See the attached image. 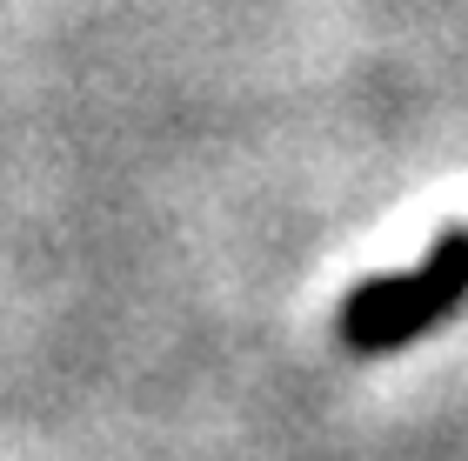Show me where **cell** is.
I'll use <instances>...</instances> for the list:
<instances>
[{
    "mask_svg": "<svg viewBox=\"0 0 468 461\" xmlns=\"http://www.w3.org/2000/svg\"><path fill=\"white\" fill-rule=\"evenodd\" d=\"M462 295H468V227H449L435 241V255L415 261L409 275H381L355 288L342 301V341L355 354H388L415 334H429L441 314H455Z\"/></svg>",
    "mask_w": 468,
    "mask_h": 461,
    "instance_id": "obj_1",
    "label": "cell"
}]
</instances>
